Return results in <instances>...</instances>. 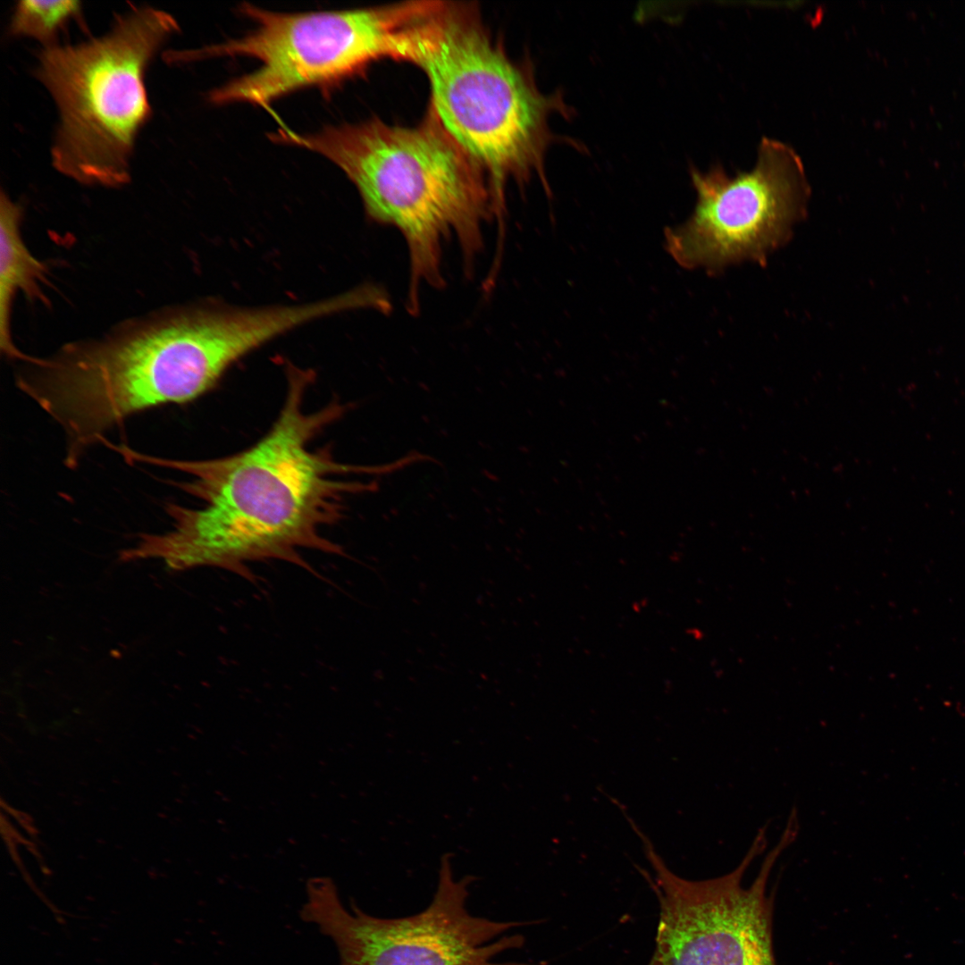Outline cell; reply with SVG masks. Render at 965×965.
<instances>
[{"instance_id": "cell-11", "label": "cell", "mask_w": 965, "mask_h": 965, "mask_svg": "<svg viewBox=\"0 0 965 965\" xmlns=\"http://www.w3.org/2000/svg\"><path fill=\"white\" fill-rule=\"evenodd\" d=\"M80 1H20L15 7L10 31L15 36L33 38L46 46L54 42L59 31L80 14Z\"/></svg>"}, {"instance_id": "cell-7", "label": "cell", "mask_w": 965, "mask_h": 965, "mask_svg": "<svg viewBox=\"0 0 965 965\" xmlns=\"http://www.w3.org/2000/svg\"><path fill=\"white\" fill-rule=\"evenodd\" d=\"M475 880L457 879L451 854L441 858L432 900L407 917L371 916L341 902L334 882L326 877L307 880L300 915L335 944L340 965H530L499 961L497 957L524 944L521 935H507L523 925L473 915L467 909L469 887Z\"/></svg>"}, {"instance_id": "cell-1", "label": "cell", "mask_w": 965, "mask_h": 965, "mask_svg": "<svg viewBox=\"0 0 965 965\" xmlns=\"http://www.w3.org/2000/svg\"><path fill=\"white\" fill-rule=\"evenodd\" d=\"M313 372L291 367L282 407L268 432L252 446L207 459L155 457L121 446L124 459L180 472L179 487L194 505L168 503L172 529L141 533L118 559L161 558L173 570L218 567L255 580L248 565L282 560L312 570L306 550L342 555V548L322 530L343 518L349 495L375 484L355 476L382 474L398 462L354 465L336 458L329 446H318L322 432L340 418L345 407L332 400L307 408Z\"/></svg>"}, {"instance_id": "cell-6", "label": "cell", "mask_w": 965, "mask_h": 965, "mask_svg": "<svg viewBox=\"0 0 965 965\" xmlns=\"http://www.w3.org/2000/svg\"><path fill=\"white\" fill-rule=\"evenodd\" d=\"M429 1L350 10L282 13L248 3L239 12L256 28L237 39L197 50L178 51L179 63L211 57H251L257 70L209 93L215 105L248 103L268 107L293 91L315 87L330 91L390 56L396 31Z\"/></svg>"}, {"instance_id": "cell-4", "label": "cell", "mask_w": 965, "mask_h": 965, "mask_svg": "<svg viewBox=\"0 0 965 965\" xmlns=\"http://www.w3.org/2000/svg\"><path fill=\"white\" fill-rule=\"evenodd\" d=\"M389 57L426 75L429 108L485 172L499 217L509 179L523 183L537 172L548 187L547 120L560 99L543 96L493 42L475 7L431 1L396 31Z\"/></svg>"}, {"instance_id": "cell-10", "label": "cell", "mask_w": 965, "mask_h": 965, "mask_svg": "<svg viewBox=\"0 0 965 965\" xmlns=\"http://www.w3.org/2000/svg\"><path fill=\"white\" fill-rule=\"evenodd\" d=\"M21 207L4 193L0 198V348L8 357L22 361L27 355L16 348L11 333V309L18 291L43 299L41 284L46 265L24 243L21 232Z\"/></svg>"}, {"instance_id": "cell-5", "label": "cell", "mask_w": 965, "mask_h": 965, "mask_svg": "<svg viewBox=\"0 0 965 965\" xmlns=\"http://www.w3.org/2000/svg\"><path fill=\"white\" fill-rule=\"evenodd\" d=\"M178 29L172 15L140 7L107 35L42 50L36 76L60 113L52 147L58 172L88 185L128 182L136 138L151 116L145 73Z\"/></svg>"}, {"instance_id": "cell-2", "label": "cell", "mask_w": 965, "mask_h": 965, "mask_svg": "<svg viewBox=\"0 0 965 965\" xmlns=\"http://www.w3.org/2000/svg\"><path fill=\"white\" fill-rule=\"evenodd\" d=\"M274 334L261 307L177 308L29 357L16 385L62 429L64 464L73 468L107 431L147 409L197 399Z\"/></svg>"}, {"instance_id": "cell-3", "label": "cell", "mask_w": 965, "mask_h": 965, "mask_svg": "<svg viewBox=\"0 0 965 965\" xmlns=\"http://www.w3.org/2000/svg\"><path fill=\"white\" fill-rule=\"evenodd\" d=\"M270 138L333 162L357 187L366 214L401 233L409 256L412 313L424 286L444 284V243L455 239L466 265L481 252L483 227L495 214L489 180L430 108L415 127L373 118L308 134L281 129Z\"/></svg>"}, {"instance_id": "cell-9", "label": "cell", "mask_w": 965, "mask_h": 965, "mask_svg": "<svg viewBox=\"0 0 965 965\" xmlns=\"http://www.w3.org/2000/svg\"><path fill=\"white\" fill-rule=\"evenodd\" d=\"M697 203L684 224L666 230V248L687 269L709 272L762 261L789 236L809 196L803 165L789 146L764 138L756 165L727 176L721 167L692 169Z\"/></svg>"}, {"instance_id": "cell-8", "label": "cell", "mask_w": 965, "mask_h": 965, "mask_svg": "<svg viewBox=\"0 0 965 965\" xmlns=\"http://www.w3.org/2000/svg\"><path fill=\"white\" fill-rule=\"evenodd\" d=\"M766 833L767 826L759 828L733 871L701 881L675 875L645 835L641 837L654 870L651 885L659 902L656 944L648 965H777L774 901L767 894V885L777 858L796 835L785 829L751 885L743 887L746 870L766 847Z\"/></svg>"}]
</instances>
